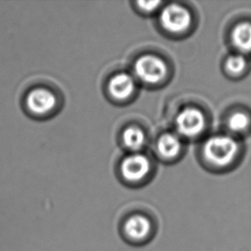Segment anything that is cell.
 Listing matches in <instances>:
<instances>
[{"instance_id":"obj_1","label":"cell","mask_w":251,"mask_h":251,"mask_svg":"<svg viewBox=\"0 0 251 251\" xmlns=\"http://www.w3.org/2000/svg\"><path fill=\"white\" fill-rule=\"evenodd\" d=\"M238 152L237 141L225 135L211 137L204 146V154L207 160L218 167H226L231 163Z\"/></svg>"},{"instance_id":"obj_2","label":"cell","mask_w":251,"mask_h":251,"mask_svg":"<svg viewBox=\"0 0 251 251\" xmlns=\"http://www.w3.org/2000/svg\"><path fill=\"white\" fill-rule=\"evenodd\" d=\"M123 233L126 240L134 244L146 243L153 236V222L145 214H132L125 221Z\"/></svg>"},{"instance_id":"obj_3","label":"cell","mask_w":251,"mask_h":251,"mask_svg":"<svg viewBox=\"0 0 251 251\" xmlns=\"http://www.w3.org/2000/svg\"><path fill=\"white\" fill-rule=\"evenodd\" d=\"M167 68L165 62L153 55H145L137 59L135 72L138 78L148 83H157L166 76Z\"/></svg>"},{"instance_id":"obj_4","label":"cell","mask_w":251,"mask_h":251,"mask_svg":"<svg viewBox=\"0 0 251 251\" xmlns=\"http://www.w3.org/2000/svg\"><path fill=\"white\" fill-rule=\"evenodd\" d=\"M206 125L203 113L199 109L189 107L183 109L176 119V126L180 134L193 137L202 132Z\"/></svg>"},{"instance_id":"obj_5","label":"cell","mask_w":251,"mask_h":251,"mask_svg":"<svg viewBox=\"0 0 251 251\" xmlns=\"http://www.w3.org/2000/svg\"><path fill=\"white\" fill-rule=\"evenodd\" d=\"M160 21L167 30L179 33L190 26L191 16L186 8L173 3L162 10Z\"/></svg>"},{"instance_id":"obj_6","label":"cell","mask_w":251,"mask_h":251,"mask_svg":"<svg viewBox=\"0 0 251 251\" xmlns=\"http://www.w3.org/2000/svg\"><path fill=\"white\" fill-rule=\"evenodd\" d=\"M56 102L55 95L47 88H35L29 92L26 98L27 108L35 115H44L51 112Z\"/></svg>"},{"instance_id":"obj_7","label":"cell","mask_w":251,"mask_h":251,"mask_svg":"<svg viewBox=\"0 0 251 251\" xmlns=\"http://www.w3.org/2000/svg\"><path fill=\"white\" fill-rule=\"evenodd\" d=\"M150 161L143 154H132L123 161L122 175L129 182H138L143 179L150 172Z\"/></svg>"},{"instance_id":"obj_8","label":"cell","mask_w":251,"mask_h":251,"mask_svg":"<svg viewBox=\"0 0 251 251\" xmlns=\"http://www.w3.org/2000/svg\"><path fill=\"white\" fill-rule=\"evenodd\" d=\"M135 86V81L131 75L127 73H120L111 80L109 89L114 97L123 100L132 94Z\"/></svg>"},{"instance_id":"obj_9","label":"cell","mask_w":251,"mask_h":251,"mask_svg":"<svg viewBox=\"0 0 251 251\" xmlns=\"http://www.w3.org/2000/svg\"><path fill=\"white\" fill-rule=\"evenodd\" d=\"M231 41L235 48L243 53L251 51V24L243 22L235 26L231 31Z\"/></svg>"},{"instance_id":"obj_10","label":"cell","mask_w":251,"mask_h":251,"mask_svg":"<svg viewBox=\"0 0 251 251\" xmlns=\"http://www.w3.org/2000/svg\"><path fill=\"white\" fill-rule=\"evenodd\" d=\"M182 148V143L179 137L172 134L167 133L160 136L158 141V150L160 152L161 156L171 159L174 158L179 153Z\"/></svg>"},{"instance_id":"obj_11","label":"cell","mask_w":251,"mask_h":251,"mask_svg":"<svg viewBox=\"0 0 251 251\" xmlns=\"http://www.w3.org/2000/svg\"><path fill=\"white\" fill-rule=\"evenodd\" d=\"M124 142L127 148L133 151H137L143 148L145 143V135L138 128H129L124 133Z\"/></svg>"},{"instance_id":"obj_12","label":"cell","mask_w":251,"mask_h":251,"mask_svg":"<svg viewBox=\"0 0 251 251\" xmlns=\"http://www.w3.org/2000/svg\"><path fill=\"white\" fill-rule=\"evenodd\" d=\"M251 126V118L244 112L232 113L228 119V127L233 132H244Z\"/></svg>"},{"instance_id":"obj_13","label":"cell","mask_w":251,"mask_h":251,"mask_svg":"<svg viewBox=\"0 0 251 251\" xmlns=\"http://www.w3.org/2000/svg\"><path fill=\"white\" fill-rule=\"evenodd\" d=\"M247 67V60L243 55H232L226 62V70L231 75L238 76L244 73Z\"/></svg>"},{"instance_id":"obj_14","label":"cell","mask_w":251,"mask_h":251,"mask_svg":"<svg viewBox=\"0 0 251 251\" xmlns=\"http://www.w3.org/2000/svg\"><path fill=\"white\" fill-rule=\"evenodd\" d=\"M140 8L143 9L145 11H152V10H155L157 6L160 4V1H149V2H145V1H141L138 2Z\"/></svg>"}]
</instances>
